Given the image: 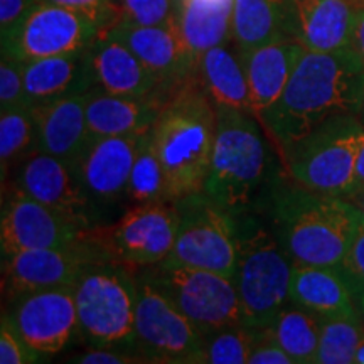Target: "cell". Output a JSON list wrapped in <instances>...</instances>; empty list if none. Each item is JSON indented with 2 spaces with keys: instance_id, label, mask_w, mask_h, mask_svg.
Wrapping results in <instances>:
<instances>
[{
  "instance_id": "46",
  "label": "cell",
  "mask_w": 364,
  "mask_h": 364,
  "mask_svg": "<svg viewBox=\"0 0 364 364\" xmlns=\"http://www.w3.org/2000/svg\"><path fill=\"white\" fill-rule=\"evenodd\" d=\"M358 306H359V314H361V318H363V322H364V294L361 295V297H359Z\"/></svg>"
},
{
  "instance_id": "43",
  "label": "cell",
  "mask_w": 364,
  "mask_h": 364,
  "mask_svg": "<svg viewBox=\"0 0 364 364\" xmlns=\"http://www.w3.org/2000/svg\"><path fill=\"white\" fill-rule=\"evenodd\" d=\"M363 191H364V144H363L361 152H359V156H358L356 174H354V191H353L351 198L359 193H363Z\"/></svg>"
},
{
  "instance_id": "26",
  "label": "cell",
  "mask_w": 364,
  "mask_h": 364,
  "mask_svg": "<svg viewBox=\"0 0 364 364\" xmlns=\"http://www.w3.org/2000/svg\"><path fill=\"white\" fill-rule=\"evenodd\" d=\"M196 76L216 108L250 112V90L241 51L231 38L196 61Z\"/></svg>"
},
{
  "instance_id": "24",
  "label": "cell",
  "mask_w": 364,
  "mask_h": 364,
  "mask_svg": "<svg viewBox=\"0 0 364 364\" xmlns=\"http://www.w3.org/2000/svg\"><path fill=\"white\" fill-rule=\"evenodd\" d=\"M22 65L29 107L70 95H85L97 86L91 70L90 46L76 53L33 59Z\"/></svg>"
},
{
  "instance_id": "18",
  "label": "cell",
  "mask_w": 364,
  "mask_h": 364,
  "mask_svg": "<svg viewBox=\"0 0 364 364\" xmlns=\"http://www.w3.org/2000/svg\"><path fill=\"white\" fill-rule=\"evenodd\" d=\"M142 134L91 140L73 166L85 193L102 213L105 208L127 201L132 167Z\"/></svg>"
},
{
  "instance_id": "21",
  "label": "cell",
  "mask_w": 364,
  "mask_h": 364,
  "mask_svg": "<svg viewBox=\"0 0 364 364\" xmlns=\"http://www.w3.org/2000/svg\"><path fill=\"white\" fill-rule=\"evenodd\" d=\"M90 61L95 83L112 95L149 98L161 95L167 102L161 83L147 66L120 41L103 33L90 46Z\"/></svg>"
},
{
  "instance_id": "45",
  "label": "cell",
  "mask_w": 364,
  "mask_h": 364,
  "mask_svg": "<svg viewBox=\"0 0 364 364\" xmlns=\"http://www.w3.org/2000/svg\"><path fill=\"white\" fill-rule=\"evenodd\" d=\"M356 363L364 364V338L361 339V343H359V348H358V353H356Z\"/></svg>"
},
{
  "instance_id": "23",
  "label": "cell",
  "mask_w": 364,
  "mask_h": 364,
  "mask_svg": "<svg viewBox=\"0 0 364 364\" xmlns=\"http://www.w3.org/2000/svg\"><path fill=\"white\" fill-rule=\"evenodd\" d=\"M304 48L292 39H277L241 51L250 90V112L258 117L279 102Z\"/></svg>"
},
{
  "instance_id": "2",
  "label": "cell",
  "mask_w": 364,
  "mask_h": 364,
  "mask_svg": "<svg viewBox=\"0 0 364 364\" xmlns=\"http://www.w3.org/2000/svg\"><path fill=\"white\" fill-rule=\"evenodd\" d=\"M285 174L260 120L247 110L216 108V135L204 194L236 218L265 215Z\"/></svg>"
},
{
  "instance_id": "27",
  "label": "cell",
  "mask_w": 364,
  "mask_h": 364,
  "mask_svg": "<svg viewBox=\"0 0 364 364\" xmlns=\"http://www.w3.org/2000/svg\"><path fill=\"white\" fill-rule=\"evenodd\" d=\"M235 0H176L174 21L189 51L198 59L225 44L233 33Z\"/></svg>"
},
{
  "instance_id": "40",
  "label": "cell",
  "mask_w": 364,
  "mask_h": 364,
  "mask_svg": "<svg viewBox=\"0 0 364 364\" xmlns=\"http://www.w3.org/2000/svg\"><path fill=\"white\" fill-rule=\"evenodd\" d=\"M41 4H53V6L73 9V11H80L90 16L97 17L105 24V29L115 21L112 11V0H36Z\"/></svg>"
},
{
  "instance_id": "30",
  "label": "cell",
  "mask_w": 364,
  "mask_h": 364,
  "mask_svg": "<svg viewBox=\"0 0 364 364\" xmlns=\"http://www.w3.org/2000/svg\"><path fill=\"white\" fill-rule=\"evenodd\" d=\"M127 201L132 206L161 201L174 203L171 199L166 172H164L161 157L154 142L152 129L140 135L129 181V191H127Z\"/></svg>"
},
{
  "instance_id": "35",
  "label": "cell",
  "mask_w": 364,
  "mask_h": 364,
  "mask_svg": "<svg viewBox=\"0 0 364 364\" xmlns=\"http://www.w3.org/2000/svg\"><path fill=\"white\" fill-rule=\"evenodd\" d=\"M29 107L24 85V65L19 59L2 54L0 61V112Z\"/></svg>"
},
{
  "instance_id": "6",
  "label": "cell",
  "mask_w": 364,
  "mask_h": 364,
  "mask_svg": "<svg viewBox=\"0 0 364 364\" xmlns=\"http://www.w3.org/2000/svg\"><path fill=\"white\" fill-rule=\"evenodd\" d=\"M364 125L344 113L318 124L309 134L279 150L287 174L316 193L351 198Z\"/></svg>"
},
{
  "instance_id": "13",
  "label": "cell",
  "mask_w": 364,
  "mask_h": 364,
  "mask_svg": "<svg viewBox=\"0 0 364 364\" xmlns=\"http://www.w3.org/2000/svg\"><path fill=\"white\" fill-rule=\"evenodd\" d=\"M103 29V22L90 14L36 2L11 34L2 38V54L26 63L76 53L91 46Z\"/></svg>"
},
{
  "instance_id": "16",
  "label": "cell",
  "mask_w": 364,
  "mask_h": 364,
  "mask_svg": "<svg viewBox=\"0 0 364 364\" xmlns=\"http://www.w3.org/2000/svg\"><path fill=\"white\" fill-rule=\"evenodd\" d=\"M83 228L9 184L0 220L2 257L27 250L58 248L83 238Z\"/></svg>"
},
{
  "instance_id": "11",
  "label": "cell",
  "mask_w": 364,
  "mask_h": 364,
  "mask_svg": "<svg viewBox=\"0 0 364 364\" xmlns=\"http://www.w3.org/2000/svg\"><path fill=\"white\" fill-rule=\"evenodd\" d=\"M177 226L174 203H145L134 204L115 223L90 228L85 236L107 250L115 262L144 268L166 260L174 247Z\"/></svg>"
},
{
  "instance_id": "4",
  "label": "cell",
  "mask_w": 364,
  "mask_h": 364,
  "mask_svg": "<svg viewBox=\"0 0 364 364\" xmlns=\"http://www.w3.org/2000/svg\"><path fill=\"white\" fill-rule=\"evenodd\" d=\"M172 201L203 191L216 135V107L196 71L172 91L152 127Z\"/></svg>"
},
{
  "instance_id": "47",
  "label": "cell",
  "mask_w": 364,
  "mask_h": 364,
  "mask_svg": "<svg viewBox=\"0 0 364 364\" xmlns=\"http://www.w3.org/2000/svg\"><path fill=\"white\" fill-rule=\"evenodd\" d=\"M358 117H359V120H361V124L364 125V102H363L361 110H359V113H358Z\"/></svg>"
},
{
  "instance_id": "28",
  "label": "cell",
  "mask_w": 364,
  "mask_h": 364,
  "mask_svg": "<svg viewBox=\"0 0 364 364\" xmlns=\"http://www.w3.org/2000/svg\"><path fill=\"white\" fill-rule=\"evenodd\" d=\"M290 0H235L231 38L240 51H250L277 39H289Z\"/></svg>"
},
{
  "instance_id": "20",
  "label": "cell",
  "mask_w": 364,
  "mask_h": 364,
  "mask_svg": "<svg viewBox=\"0 0 364 364\" xmlns=\"http://www.w3.org/2000/svg\"><path fill=\"white\" fill-rule=\"evenodd\" d=\"M31 110L36 122V150L75 166L88 145L86 93L38 103Z\"/></svg>"
},
{
  "instance_id": "25",
  "label": "cell",
  "mask_w": 364,
  "mask_h": 364,
  "mask_svg": "<svg viewBox=\"0 0 364 364\" xmlns=\"http://www.w3.org/2000/svg\"><path fill=\"white\" fill-rule=\"evenodd\" d=\"M290 302L321 317L359 314L356 294L339 267L295 265Z\"/></svg>"
},
{
  "instance_id": "44",
  "label": "cell",
  "mask_w": 364,
  "mask_h": 364,
  "mask_svg": "<svg viewBox=\"0 0 364 364\" xmlns=\"http://www.w3.org/2000/svg\"><path fill=\"white\" fill-rule=\"evenodd\" d=\"M349 199H351V201L356 204V206L359 208V211H361L363 218H364V191H363V193L356 194V196H353V198H349Z\"/></svg>"
},
{
  "instance_id": "5",
  "label": "cell",
  "mask_w": 364,
  "mask_h": 364,
  "mask_svg": "<svg viewBox=\"0 0 364 364\" xmlns=\"http://www.w3.org/2000/svg\"><path fill=\"white\" fill-rule=\"evenodd\" d=\"M238 220V255L233 282L238 292L241 322L270 327L290 302L294 262L262 215Z\"/></svg>"
},
{
  "instance_id": "31",
  "label": "cell",
  "mask_w": 364,
  "mask_h": 364,
  "mask_svg": "<svg viewBox=\"0 0 364 364\" xmlns=\"http://www.w3.org/2000/svg\"><path fill=\"white\" fill-rule=\"evenodd\" d=\"M361 314L354 316L322 317L321 339L317 349V364L356 363L359 343L364 338Z\"/></svg>"
},
{
  "instance_id": "10",
  "label": "cell",
  "mask_w": 364,
  "mask_h": 364,
  "mask_svg": "<svg viewBox=\"0 0 364 364\" xmlns=\"http://www.w3.org/2000/svg\"><path fill=\"white\" fill-rule=\"evenodd\" d=\"M136 277V312L134 351L145 363H206V338L157 287Z\"/></svg>"
},
{
  "instance_id": "15",
  "label": "cell",
  "mask_w": 364,
  "mask_h": 364,
  "mask_svg": "<svg viewBox=\"0 0 364 364\" xmlns=\"http://www.w3.org/2000/svg\"><path fill=\"white\" fill-rule=\"evenodd\" d=\"M22 341L43 356L58 354L80 336L75 290L48 289L11 300L6 312Z\"/></svg>"
},
{
  "instance_id": "32",
  "label": "cell",
  "mask_w": 364,
  "mask_h": 364,
  "mask_svg": "<svg viewBox=\"0 0 364 364\" xmlns=\"http://www.w3.org/2000/svg\"><path fill=\"white\" fill-rule=\"evenodd\" d=\"M36 152V122L31 107L2 110L0 115V164L2 181L27 156Z\"/></svg>"
},
{
  "instance_id": "14",
  "label": "cell",
  "mask_w": 364,
  "mask_h": 364,
  "mask_svg": "<svg viewBox=\"0 0 364 364\" xmlns=\"http://www.w3.org/2000/svg\"><path fill=\"white\" fill-rule=\"evenodd\" d=\"M14 171L11 184L29 198L68 216L83 230L105 225L102 209L85 193L71 164L36 150Z\"/></svg>"
},
{
  "instance_id": "8",
  "label": "cell",
  "mask_w": 364,
  "mask_h": 364,
  "mask_svg": "<svg viewBox=\"0 0 364 364\" xmlns=\"http://www.w3.org/2000/svg\"><path fill=\"white\" fill-rule=\"evenodd\" d=\"M179 226L174 247L161 263L211 270L233 280L238 255V220L204 191L174 201Z\"/></svg>"
},
{
  "instance_id": "41",
  "label": "cell",
  "mask_w": 364,
  "mask_h": 364,
  "mask_svg": "<svg viewBox=\"0 0 364 364\" xmlns=\"http://www.w3.org/2000/svg\"><path fill=\"white\" fill-rule=\"evenodd\" d=\"M36 0H0V31L2 38L11 34V31L22 21V17L31 11Z\"/></svg>"
},
{
  "instance_id": "19",
  "label": "cell",
  "mask_w": 364,
  "mask_h": 364,
  "mask_svg": "<svg viewBox=\"0 0 364 364\" xmlns=\"http://www.w3.org/2000/svg\"><path fill=\"white\" fill-rule=\"evenodd\" d=\"M356 11L354 0H290L287 36L307 51L351 48Z\"/></svg>"
},
{
  "instance_id": "42",
  "label": "cell",
  "mask_w": 364,
  "mask_h": 364,
  "mask_svg": "<svg viewBox=\"0 0 364 364\" xmlns=\"http://www.w3.org/2000/svg\"><path fill=\"white\" fill-rule=\"evenodd\" d=\"M351 48L364 61V7H361V6H358V11H356V21H354Z\"/></svg>"
},
{
  "instance_id": "48",
  "label": "cell",
  "mask_w": 364,
  "mask_h": 364,
  "mask_svg": "<svg viewBox=\"0 0 364 364\" xmlns=\"http://www.w3.org/2000/svg\"><path fill=\"white\" fill-rule=\"evenodd\" d=\"M354 2L358 4V6H361V7H364V0H354Z\"/></svg>"
},
{
  "instance_id": "9",
  "label": "cell",
  "mask_w": 364,
  "mask_h": 364,
  "mask_svg": "<svg viewBox=\"0 0 364 364\" xmlns=\"http://www.w3.org/2000/svg\"><path fill=\"white\" fill-rule=\"evenodd\" d=\"M198 327L204 338L225 327L243 324L235 282L194 267L157 263L135 268Z\"/></svg>"
},
{
  "instance_id": "36",
  "label": "cell",
  "mask_w": 364,
  "mask_h": 364,
  "mask_svg": "<svg viewBox=\"0 0 364 364\" xmlns=\"http://www.w3.org/2000/svg\"><path fill=\"white\" fill-rule=\"evenodd\" d=\"M43 354L36 353L27 346L17 331L14 329L11 318L6 312L2 314L0 326V363L2 364H27L44 361Z\"/></svg>"
},
{
  "instance_id": "29",
  "label": "cell",
  "mask_w": 364,
  "mask_h": 364,
  "mask_svg": "<svg viewBox=\"0 0 364 364\" xmlns=\"http://www.w3.org/2000/svg\"><path fill=\"white\" fill-rule=\"evenodd\" d=\"M322 317L299 306H287L277 316L270 331L280 348L295 364L316 363Z\"/></svg>"
},
{
  "instance_id": "17",
  "label": "cell",
  "mask_w": 364,
  "mask_h": 364,
  "mask_svg": "<svg viewBox=\"0 0 364 364\" xmlns=\"http://www.w3.org/2000/svg\"><path fill=\"white\" fill-rule=\"evenodd\" d=\"M103 33L124 43L149 68L167 98L177 86L194 75L198 59L186 46L174 17L159 26H136L117 21L103 29Z\"/></svg>"
},
{
  "instance_id": "22",
  "label": "cell",
  "mask_w": 364,
  "mask_h": 364,
  "mask_svg": "<svg viewBox=\"0 0 364 364\" xmlns=\"http://www.w3.org/2000/svg\"><path fill=\"white\" fill-rule=\"evenodd\" d=\"M164 103L166 100L161 95L149 98L120 97L95 86L86 93L88 142L147 132L156 124Z\"/></svg>"
},
{
  "instance_id": "1",
  "label": "cell",
  "mask_w": 364,
  "mask_h": 364,
  "mask_svg": "<svg viewBox=\"0 0 364 364\" xmlns=\"http://www.w3.org/2000/svg\"><path fill=\"white\" fill-rule=\"evenodd\" d=\"M364 102V61L353 48L300 54L279 102L260 113L277 152L336 115H358Z\"/></svg>"
},
{
  "instance_id": "12",
  "label": "cell",
  "mask_w": 364,
  "mask_h": 364,
  "mask_svg": "<svg viewBox=\"0 0 364 364\" xmlns=\"http://www.w3.org/2000/svg\"><path fill=\"white\" fill-rule=\"evenodd\" d=\"M115 262L98 243L86 238L58 248L27 250L2 257V289L9 300L48 289H75L93 267Z\"/></svg>"
},
{
  "instance_id": "34",
  "label": "cell",
  "mask_w": 364,
  "mask_h": 364,
  "mask_svg": "<svg viewBox=\"0 0 364 364\" xmlns=\"http://www.w3.org/2000/svg\"><path fill=\"white\" fill-rule=\"evenodd\" d=\"M115 21L136 26H159L174 17L176 0H112ZM112 22V24H113Z\"/></svg>"
},
{
  "instance_id": "38",
  "label": "cell",
  "mask_w": 364,
  "mask_h": 364,
  "mask_svg": "<svg viewBox=\"0 0 364 364\" xmlns=\"http://www.w3.org/2000/svg\"><path fill=\"white\" fill-rule=\"evenodd\" d=\"M250 364H295L280 344L273 338L270 327H262L257 344H255Z\"/></svg>"
},
{
  "instance_id": "33",
  "label": "cell",
  "mask_w": 364,
  "mask_h": 364,
  "mask_svg": "<svg viewBox=\"0 0 364 364\" xmlns=\"http://www.w3.org/2000/svg\"><path fill=\"white\" fill-rule=\"evenodd\" d=\"M262 327H250L245 324L225 327L213 332L204 341L206 363L211 364H245L260 336Z\"/></svg>"
},
{
  "instance_id": "3",
  "label": "cell",
  "mask_w": 364,
  "mask_h": 364,
  "mask_svg": "<svg viewBox=\"0 0 364 364\" xmlns=\"http://www.w3.org/2000/svg\"><path fill=\"white\" fill-rule=\"evenodd\" d=\"M263 216L294 265L307 267H338L363 218L351 199L304 188L287 171Z\"/></svg>"
},
{
  "instance_id": "7",
  "label": "cell",
  "mask_w": 364,
  "mask_h": 364,
  "mask_svg": "<svg viewBox=\"0 0 364 364\" xmlns=\"http://www.w3.org/2000/svg\"><path fill=\"white\" fill-rule=\"evenodd\" d=\"M73 290L78 309L80 338L97 348L135 353L134 268L118 262L100 263L86 272Z\"/></svg>"
},
{
  "instance_id": "37",
  "label": "cell",
  "mask_w": 364,
  "mask_h": 364,
  "mask_svg": "<svg viewBox=\"0 0 364 364\" xmlns=\"http://www.w3.org/2000/svg\"><path fill=\"white\" fill-rule=\"evenodd\" d=\"M338 267L359 300L364 294V218L359 221L348 253Z\"/></svg>"
},
{
  "instance_id": "39",
  "label": "cell",
  "mask_w": 364,
  "mask_h": 364,
  "mask_svg": "<svg viewBox=\"0 0 364 364\" xmlns=\"http://www.w3.org/2000/svg\"><path fill=\"white\" fill-rule=\"evenodd\" d=\"M71 363L80 364H135L145 363L139 354L117 348H97L91 346L86 351L76 354Z\"/></svg>"
}]
</instances>
